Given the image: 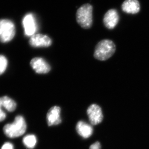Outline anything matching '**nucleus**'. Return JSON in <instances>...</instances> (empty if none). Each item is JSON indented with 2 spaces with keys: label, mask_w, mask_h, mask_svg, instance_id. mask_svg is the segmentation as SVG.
Wrapping results in <instances>:
<instances>
[{
  "label": "nucleus",
  "mask_w": 149,
  "mask_h": 149,
  "mask_svg": "<svg viewBox=\"0 0 149 149\" xmlns=\"http://www.w3.org/2000/svg\"><path fill=\"white\" fill-rule=\"evenodd\" d=\"M116 51V45L113 41L109 39L102 40L96 45L94 57L98 61H107L113 56Z\"/></svg>",
  "instance_id": "1"
},
{
  "label": "nucleus",
  "mask_w": 149,
  "mask_h": 149,
  "mask_svg": "<svg viewBox=\"0 0 149 149\" xmlns=\"http://www.w3.org/2000/svg\"><path fill=\"white\" fill-rule=\"evenodd\" d=\"M27 124L24 117L17 116L11 124H6L3 128L4 134L9 138H18L26 132Z\"/></svg>",
  "instance_id": "2"
},
{
  "label": "nucleus",
  "mask_w": 149,
  "mask_h": 149,
  "mask_svg": "<svg viewBox=\"0 0 149 149\" xmlns=\"http://www.w3.org/2000/svg\"><path fill=\"white\" fill-rule=\"evenodd\" d=\"M78 24L84 29H89L93 23V6L89 3L83 4L78 9L76 14Z\"/></svg>",
  "instance_id": "3"
},
{
  "label": "nucleus",
  "mask_w": 149,
  "mask_h": 149,
  "mask_svg": "<svg viewBox=\"0 0 149 149\" xmlns=\"http://www.w3.org/2000/svg\"><path fill=\"white\" fill-rule=\"evenodd\" d=\"M16 34L14 23L9 19H0V42H7L11 41Z\"/></svg>",
  "instance_id": "4"
},
{
  "label": "nucleus",
  "mask_w": 149,
  "mask_h": 149,
  "mask_svg": "<svg viewBox=\"0 0 149 149\" xmlns=\"http://www.w3.org/2000/svg\"><path fill=\"white\" fill-rule=\"evenodd\" d=\"M22 25L25 34L27 36H32L36 33L37 25L33 14L29 13L24 16L22 20Z\"/></svg>",
  "instance_id": "5"
},
{
  "label": "nucleus",
  "mask_w": 149,
  "mask_h": 149,
  "mask_svg": "<svg viewBox=\"0 0 149 149\" xmlns=\"http://www.w3.org/2000/svg\"><path fill=\"white\" fill-rule=\"evenodd\" d=\"M87 113L90 124L97 125L102 121L103 116L101 108L97 104H92L88 108Z\"/></svg>",
  "instance_id": "6"
},
{
  "label": "nucleus",
  "mask_w": 149,
  "mask_h": 149,
  "mask_svg": "<svg viewBox=\"0 0 149 149\" xmlns=\"http://www.w3.org/2000/svg\"><path fill=\"white\" fill-rule=\"evenodd\" d=\"M52 40L49 37L42 34H35L31 37L29 44L33 47H47L52 45Z\"/></svg>",
  "instance_id": "7"
},
{
  "label": "nucleus",
  "mask_w": 149,
  "mask_h": 149,
  "mask_svg": "<svg viewBox=\"0 0 149 149\" xmlns=\"http://www.w3.org/2000/svg\"><path fill=\"white\" fill-rule=\"evenodd\" d=\"M119 21V16L116 9H111L104 15L103 23L106 28L112 30L116 26Z\"/></svg>",
  "instance_id": "8"
},
{
  "label": "nucleus",
  "mask_w": 149,
  "mask_h": 149,
  "mask_svg": "<svg viewBox=\"0 0 149 149\" xmlns=\"http://www.w3.org/2000/svg\"><path fill=\"white\" fill-rule=\"evenodd\" d=\"M30 64L33 70L38 74H46L51 70L49 64L44 58L40 57L31 59Z\"/></svg>",
  "instance_id": "9"
},
{
  "label": "nucleus",
  "mask_w": 149,
  "mask_h": 149,
  "mask_svg": "<svg viewBox=\"0 0 149 149\" xmlns=\"http://www.w3.org/2000/svg\"><path fill=\"white\" fill-rule=\"evenodd\" d=\"M61 113V108L57 106L50 109L47 116V122L49 126L58 125L61 124L62 122Z\"/></svg>",
  "instance_id": "10"
},
{
  "label": "nucleus",
  "mask_w": 149,
  "mask_h": 149,
  "mask_svg": "<svg viewBox=\"0 0 149 149\" xmlns=\"http://www.w3.org/2000/svg\"><path fill=\"white\" fill-rule=\"evenodd\" d=\"M121 8L127 14H136L141 9V6L138 0H125L123 3Z\"/></svg>",
  "instance_id": "11"
},
{
  "label": "nucleus",
  "mask_w": 149,
  "mask_h": 149,
  "mask_svg": "<svg viewBox=\"0 0 149 149\" xmlns=\"http://www.w3.org/2000/svg\"><path fill=\"white\" fill-rule=\"evenodd\" d=\"M78 134L84 139H87L91 136L93 132V127L89 124L80 121L77 123L76 127Z\"/></svg>",
  "instance_id": "12"
},
{
  "label": "nucleus",
  "mask_w": 149,
  "mask_h": 149,
  "mask_svg": "<svg viewBox=\"0 0 149 149\" xmlns=\"http://www.w3.org/2000/svg\"><path fill=\"white\" fill-rule=\"evenodd\" d=\"M1 104L4 110L8 112H13L16 110L17 103L11 98L8 96H3L0 97Z\"/></svg>",
  "instance_id": "13"
},
{
  "label": "nucleus",
  "mask_w": 149,
  "mask_h": 149,
  "mask_svg": "<svg viewBox=\"0 0 149 149\" xmlns=\"http://www.w3.org/2000/svg\"><path fill=\"white\" fill-rule=\"evenodd\" d=\"M37 142L36 137L33 134L26 135L23 139V143L29 149H33L36 145Z\"/></svg>",
  "instance_id": "14"
},
{
  "label": "nucleus",
  "mask_w": 149,
  "mask_h": 149,
  "mask_svg": "<svg viewBox=\"0 0 149 149\" xmlns=\"http://www.w3.org/2000/svg\"><path fill=\"white\" fill-rule=\"evenodd\" d=\"M8 65V61L6 56L0 55V75L4 73Z\"/></svg>",
  "instance_id": "15"
},
{
  "label": "nucleus",
  "mask_w": 149,
  "mask_h": 149,
  "mask_svg": "<svg viewBox=\"0 0 149 149\" xmlns=\"http://www.w3.org/2000/svg\"><path fill=\"white\" fill-rule=\"evenodd\" d=\"M3 109H4L1 104V101L0 100V122L4 121L6 117V114L4 110H3Z\"/></svg>",
  "instance_id": "16"
},
{
  "label": "nucleus",
  "mask_w": 149,
  "mask_h": 149,
  "mask_svg": "<svg viewBox=\"0 0 149 149\" xmlns=\"http://www.w3.org/2000/svg\"><path fill=\"white\" fill-rule=\"evenodd\" d=\"M1 149H14L13 144L10 142H6L4 143Z\"/></svg>",
  "instance_id": "17"
},
{
  "label": "nucleus",
  "mask_w": 149,
  "mask_h": 149,
  "mask_svg": "<svg viewBox=\"0 0 149 149\" xmlns=\"http://www.w3.org/2000/svg\"><path fill=\"white\" fill-rule=\"evenodd\" d=\"M101 149V145L100 142H96L92 145L90 146L89 149Z\"/></svg>",
  "instance_id": "18"
}]
</instances>
